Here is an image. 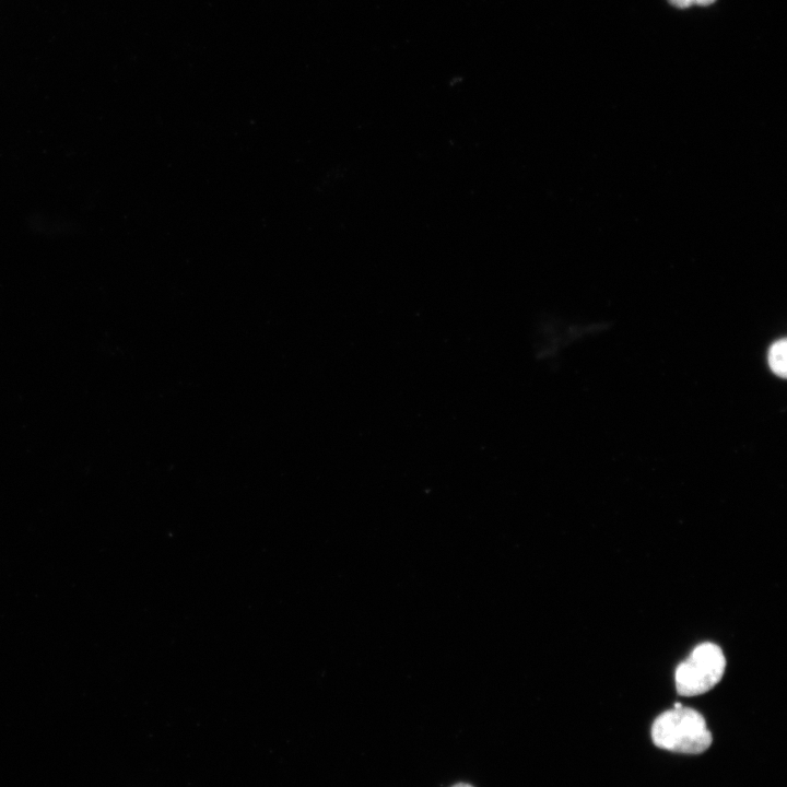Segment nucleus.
Returning <instances> with one entry per match:
<instances>
[{
  "mask_svg": "<svg viewBox=\"0 0 787 787\" xmlns=\"http://www.w3.org/2000/svg\"><path fill=\"white\" fill-rule=\"evenodd\" d=\"M726 658L710 642L697 645L676 669V688L682 696H696L712 690L723 678Z\"/></svg>",
  "mask_w": 787,
  "mask_h": 787,
  "instance_id": "f03ea898",
  "label": "nucleus"
},
{
  "mask_svg": "<svg viewBox=\"0 0 787 787\" xmlns=\"http://www.w3.org/2000/svg\"><path fill=\"white\" fill-rule=\"evenodd\" d=\"M453 787H473V786L470 784H466V783H459V784L454 785Z\"/></svg>",
  "mask_w": 787,
  "mask_h": 787,
  "instance_id": "39448f33",
  "label": "nucleus"
},
{
  "mask_svg": "<svg viewBox=\"0 0 787 787\" xmlns=\"http://www.w3.org/2000/svg\"><path fill=\"white\" fill-rule=\"evenodd\" d=\"M673 7H677L679 9H685L691 5H709L714 3L716 0H668Z\"/></svg>",
  "mask_w": 787,
  "mask_h": 787,
  "instance_id": "20e7f679",
  "label": "nucleus"
},
{
  "mask_svg": "<svg viewBox=\"0 0 787 787\" xmlns=\"http://www.w3.org/2000/svg\"><path fill=\"white\" fill-rule=\"evenodd\" d=\"M651 739L658 748L686 754H698L712 744L705 718L695 709L676 703L660 714L651 726Z\"/></svg>",
  "mask_w": 787,
  "mask_h": 787,
  "instance_id": "f257e3e1",
  "label": "nucleus"
},
{
  "mask_svg": "<svg viewBox=\"0 0 787 787\" xmlns=\"http://www.w3.org/2000/svg\"><path fill=\"white\" fill-rule=\"evenodd\" d=\"M768 365L774 374L785 378L787 375V341H775L768 350Z\"/></svg>",
  "mask_w": 787,
  "mask_h": 787,
  "instance_id": "7ed1b4c3",
  "label": "nucleus"
}]
</instances>
